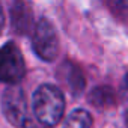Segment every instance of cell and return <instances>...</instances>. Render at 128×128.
Returning a JSON list of instances; mask_svg holds the SVG:
<instances>
[{"instance_id": "obj_1", "label": "cell", "mask_w": 128, "mask_h": 128, "mask_svg": "<svg viewBox=\"0 0 128 128\" xmlns=\"http://www.w3.org/2000/svg\"><path fill=\"white\" fill-rule=\"evenodd\" d=\"M32 107L38 122L42 126L51 128L56 126L63 116L65 98L59 88L53 84H42L33 94Z\"/></svg>"}, {"instance_id": "obj_2", "label": "cell", "mask_w": 128, "mask_h": 128, "mask_svg": "<svg viewBox=\"0 0 128 128\" xmlns=\"http://www.w3.org/2000/svg\"><path fill=\"white\" fill-rule=\"evenodd\" d=\"M33 51L45 62H53L59 54V38L54 26L47 20L41 18L32 32Z\"/></svg>"}, {"instance_id": "obj_3", "label": "cell", "mask_w": 128, "mask_h": 128, "mask_svg": "<svg viewBox=\"0 0 128 128\" xmlns=\"http://www.w3.org/2000/svg\"><path fill=\"white\" fill-rule=\"evenodd\" d=\"M26 74V63L20 48L14 42L0 47V83L18 84Z\"/></svg>"}, {"instance_id": "obj_4", "label": "cell", "mask_w": 128, "mask_h": 128, "mask_svg": "<svg viewBox=\"0 0 128 128\" xmlns=\"http://www.w3.org/2000/svg\"><path fill=\"white\" fill-rule=\"evenodd\" d=\"M2 112L9 124L14 126H24L27 122V102L23 89L12 84L5 89L2 95Z\"/></svg>"}, {"instance_id": "obj_5", "label": "cell", "mask_w": 128, "mask_h": 128, "mask_svg": "<svg viewBox=\"0 0 128 128\" xmlns=\"http://www.w3.org/2000/svg\"><path fill=\"white\" fill-rule=\"evenodd\" d=\"M11 23L17 33L26 35L33 27V14L32 8L26 0H14L11 6Z\"/></svg>"}, {"instance_id": "obj_6", "label": "cell", "mask_w": 128, "mask_h": 128, "mask_svg": "<svg viewBox=\"0 0 128 128\" xmlns=\"http://www.w3.org/2000/svg\"><path fill=\"white\" fill-rule=\"evenodd\" d=\"M59 77L63 78V82H65L66 86L70 88L71 94H74V95H78L83 90L84 83H86L82 71L76 65L70 63V62H66V63H63V65H62V68L59 71Z\"/></svg>"}, {"instance_id": "obj_7", "label": "cell", "mask_w": 128, "mask_h": 128, "mask_svg": "<svg viewBox=\"0 0 128 128\" xmlns=\"http://www.w3.org/2000/svg\"><path fill=\"white\" fill-rule=\"evenodd\" d=\"M116 101V95L114 90L108 86H100L95 88L90 94H89V102L98 108H107L112 107Z\"/></svg>"}, {"instance_id": "obj_8", "label": "cell", "mask_w": 128, "mask_h": 128, "mask_svg": "<svg viewBox=\"0 0 128 128\" xmlns=\"http://www.w3.org/2000/svg\"><path fill=\"white\" fill-rule=\"evenodd\" d=\"M63 128H92V116L83 108H77L68 114Z\"/></svg>"}, {"instance_id": "obj_9", "label": "cell", "mask_w": 128, "mask_h": 128, "mask_svg": "<svg viewBox=\"0 0 128 128\" xmlns=\"http://www.w3.org/2000/svg\"><path fill=\"white\" fill-rule=\"evenodd\" d=\"M107 5L118 18H128V0H107Z\"/></svg>"}, {"instance_id": "obj_10", "label": "cell", "mask_w": 128, "mask_h": 128, "mask_svg": "<svg viewBox=\"0 0 128 128\" xmlns=\"http://www.w3.org/2000/svg\"><path fill=\"white\" fill-rule=\"evenodd\" d=\"M3 23H5V15H3L2 5H0V30H2V27H3Z\"/></svg>"}, {"instance_id": "obj_11", "label": "cell", "mask_w": 128, "mask_h": 128, "mask_svg": "<svg viewBox=\"0 0 128 128\" xmlns=\"http://www.w3.org/2000/svg\"><path fill=\"white\" fill-rule=\"evenodd\" d=\"M124 90H125V94L128 95V74L125 76V80H124Z\"/></svg>"}, {"instance_id": "obj_12", "label": "cell", "mask_w": 128, "mask_h": 128, "mask_svg": "<svg viewBox=\"0 0 128 128\" xmlns=\"http://www.w3.org/2000/svg\"><path fill=\"white\" fill-rule=\"evenodd\" d=\"M125 120H126V126H128V108H126V112H125Z\"/></svg>"}]
</instances>
